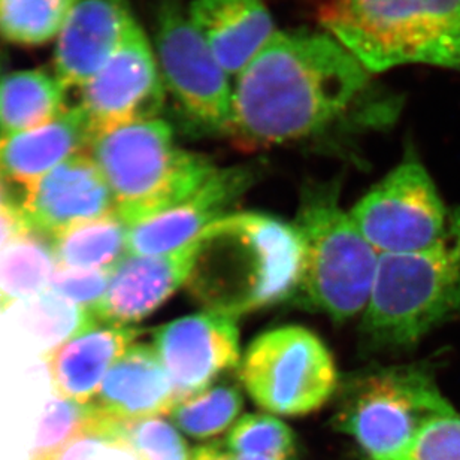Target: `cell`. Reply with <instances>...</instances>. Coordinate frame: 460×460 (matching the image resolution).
<instances>
[{
    "instance_id": "cell-1",
    "label": "cell",
    "mask_w": 460,
    "mask_h": 460,
    "mask_svg": "<svg viewBox=\"0 0 460 460\" xmlns=\"http://www.w3.org/2000/svg\"><path fill=\"white\" fill-rule=\"evenodd\" d=\"M398 96L324 31H275L234 76L226 137L243 150L394 123Z\"/></svg>"
},
{
    "instance_id": "cell-2",
    "label": "cell",
    "mask_w": 460,
    "mask_h": 460,
    "mask_svg": "<svg viewBox=\"0 0 460 460\" xmlns=\"http://www.w3.org/2000/svg\"><path fill=\"white\" fill-rule=\"evenodd\" d=\"M305 252L293 225L229 214L193 241L187 292L207 313L236 319L295 297Z\"/></svg>"
},
{
    "instance_id": "cell-3",
    "label": "cell",
    "mask_w": 460,
    "mask_h": 460,
    "mask_svg": "<svg viewBox=\"0 0 460 460\" xmlns=\"http://www.w3.org/2000/svg\"><path fill=\"white\" fill-rule=\"evenodd\" d=\"M460 320V207L439 243L420 252L380 254L358 326L365 354L411 349L434 329Z\"/></svg>"
},
{
    "instance_id": "cell-4",
    "label": "cell",
    "mask_w": 460,
    "mask_h": 460,
    "mask_svg": "<svg viewBox=\"0 0 460 460\" xmlns=\"http://www.w3.org/2000/svg\"><path fill=\"white\" fill-rule=\"evenodd\" d=\"M319 22L374 75L407 65L460 72V0H328Z\"/></svg>"
},
{
    "instance_id": "cell-5",
    "label": "cell",
    "mask_w": 460,
    "mask_h": 460,
    "mask_svg": "<svg viewBox=\"0 0 460 460\" xmlns=\"http://www.w3.org/2000/svg\"><path fill=\"white\" fill-rule=\"evenodd\" d=\"M340 181L306 184L293 227L305 252L292 301L342 324L367 308L380 254L340 205Z\"/></svg>"
},
{
    "instance_id": "cell-6",
    "label": "cell",
    "mask_w": 460,
    "mask_h": 460,
    "mask_svg": "<svg viewBox=\"0 0 460 460\" xmlns=\"http://www.w3.org/2000/svg\"><path fill=\"white\" fill-rule=\"evenodd\" d=\"M89 153L128 227L180 204L217 169L208 157L178 146L172 128L159 117L99 133Z\"/></svg>"
},
{
    "instance_id": "cell-7",
    "label": "cell",
    "mask_w": 460,
    "mask_h": 460,
    "mask_svg": "<svg viewBox=\"0 0 460 460\" xmlns=\"http://www.w3.org/2000/svg\"><path fill=\"white\" fill-rule=\"evenodd\" d=\"M335 428L369 460H408L428 421L455 410L426 363L376 367L349 376Z\"/></svg>"
},
{
    "instance_id": "cell-8",
    "label": "cell",
    "mask_w": 460,
    "mask_h": 460,
    "mask_svg": "<svg viewBox=\"0 0 460 460\" xmlns=\"http://www.w3.org/2000/svg\"><path fill=\"white\" fill-rule=\"evenodd\" d=\"M239 376L252 401L279 416L317 411L340 385L332 353L302 326L261 333L248 345Z\"/></svg>"
},
{
    "instance_id": "cell-9",
    "label": "cell",
    "mask_w": 460,
    "mask_h": 460,
    "mask_svg": "<svg viewBox=\"0 0 460 460\" xmlns=\"http://www.w3.org/2000/svg\"><path fill=\"white\" fill-rule=\"evenodd\" d=\"M452 209L412 150L376 182L349 217L378 254H405L432 247L447 232Z\"/></svg>"
},
{
    "instance_id": "cell-10",
    "label": "cell",
    "mask_w": 460,
    "mask_h": 460,
    "mask_svg": "<svg viewBox=\"0 0 460 460\" xmlns=\"http://www.w3.org/2000/svg\"><path fill=\"white\" fill-rule=\"evenodd\" d=\"M155 58L164 89L195 128L226 137L234 85L204 38L175 0L157 15Z\"/></svg>"
},
{
    "instance_id": "cell-11",
    "label": "cell",
    "mask_w": 460,
    "mask_h": 460,
    "mask_svg": "<svg viewBox=\"0 0 460 460\" xmlns=\"http://www.w3.org/2000/svg\"><path fill=\"white\" fill-rule=\"evenodd\" d=\"M164 101L155 49L137 22L107 63L81 87L78 107L96 137L126 124L157 119Z\"/></svg>"
},
{
    "instance_id": "cell-12",
    "label": "cell",
    "mask_w": 460,
    "mask_h": 460,
    "mask_svg": "<svg viewBox=\"0 0 460 460\" xmlns=\"http://www.w3.org/2000/svg\"><path fill=\"white\" fill-rule=\"evenodd\" d=\"M153 342L180 401L208 389L241 356L236 320L207 311L160 326Z\"/></svg>"
},
{
    "instance_id": "cell-13",
    "label": "cell",
    "mask_w": 460,
    "mask_h": 460,
    "mask_svg": "<svg viewBox=\"0 0 460 460\" xmlns=\"http://www.w3.org/2000/svg\"><path fill=\"white\" fill-rule=\"evenodd\" d=\"M252 164L217 168L186 199L155 217L128 227V254L162 256L193 243L207 227L229 216L257 180Z\"/></svg>"
},
{
    "instance_id": "cell-14",
    "label": "cell",
    "mask_w": 460,
    "mask_h": 460,
    "mask_svg": "<svg viewBox=\"0 0 460 460\" xmlns=\"http://www.w3.org/2000/svg\"><path fill=\"white\" fill-rule=\"evenodd\" d=\"M22 209L31 230L53 238L67 227L115 213V202L87 150L27 186Z\"/></svg>"
},
{
    "instance_id": "cell-15",
    "label": "cell",
    "mask_w": 460,
    "mask_h": 460,
    "mask_svg": "<svg viewBox=\"0 0 460 460\" xmlns=\"http://www.w3.org/2000/svg\"><path fill=\"white\" fill-rule=\"evenodd\" d=\"M135 22L128 0H75L54 53L56 78L63 89H81L111 58Z\"/></svg>"
},
{
    "instance_id": "cell-16",
    "label": "cell",
    "mask_w": 460,
    "mask_h": 460,
    "mask_svg": "<svg viewBox=\"0 0 460 460\" xmlns=\"http://www.w3.org/2000/svg\"><path fill=\"white\" fill-rule=\"evenodd\" d=\"M193 243L162 256H128L111 270L94 319L105 324L130 326L153 314L182 284L190 270Z\"/></svg>"
},
{
    "instance_id": "cell-17",
    "label": "cell",
    "mask_w": 460,
    "mask_h": 460,
    "mask_svg": "<svg viewBox=\"0 0 460 460\" xmlns=\"http://www.w3.org/2000/svg\"><path fill=\"white\" fill-rule=\"evenodd\" d=\"M178 402L180 396L155 349L133 344L112 365L90 403L102 419L132 421L169 414Z\"/></svg>"
},
{
    "instance_id": "cell-18",
    "label": "cell",
    "mask_w": 460,
    "mask_h": 460,
    "mask_svg": "<svg viewBox=\"0 0 460 460\" xmlns=\"http://www.w3.org/2000/svg\"><path fill=\"white\" fill-rule=\"evenodd\" d=\"M187 13L230 78L277 31L263 0H191Z\"/></svg>"
},
{
    "instance_id": "cell-19",
    "label": "cell",
    "mask_w": 460,
    "mask_h": 460,
    "mask_svg": "<svg viewBox=\"0 0 460 460\" xmlns=\"http://www.w3.org/2000/svg\"><path fill=\"white\" fill-rule=\"evenodd\" d=\"M142 332L133 326L93 324L45 356L56 394L92 402L112 365Z\"/></svg>"
},
{
    "instance_id": "cell-20",
    "label": "cell",
    "mask_w": 460,
    "mask_h": 460,
    "mask_svg": "<svg viewBox=\"0 0 460 460\" xmlns=\"http://www.w3.org/2000/svg\"><path fill=\"white\" fill-rule=\"evenodd\" d=\"M93 133L80 107L40 128L0 137V173L27 187L81 151L89 150Z\"/></svg>"
},
{
    "instance_id": "cell-21",
    "label": "cell",
    "mask_w": 460,
    "mask_h": 460,
    "mask_svg": "<svg viewBox=\"0 0 460 460\" xmlns=\"http://www.w3.org/2000/svg\"><path fill=\"white\" fill-rule=\"evenodd\" d=\"M65 92L56 75L18 71L0 78V137L40 128L62 114Z\"/></svg>"
},
{
    "instance_id": "cell-22",
    "label": "cell",
    "mask_w": 460,
    "mask_h": 460,
    "mask_svg": "<svg viewBox=\"0 0 460 460\" xmlns=\"http://www.w3.org/2000/svg\"><path fill=\"white\" fill-rule=\"evenodd\" d=\"M58 268L51 238L27 232L0 250V311L49 288Z\"/></svg>"
},
{
    "instance_id": "cell-23",
    "label": "cell",
    "mask_w": 460,
    "mask_h": 460,
    "mask_svg": "<svg viewBox=\"0 0 460 460\" xmlns=\"http://www.w3.org/2000/svg\"><path fill=\"white\" fill-rule=\"evenodd\" d=\"M128 226L111 213L58 232L51 238L58 266L114 270L128 256Z\"/></svg>"
},
{
    "instance_id": "cell-24",
    "label": "cell",
    "mask_w": 460,
    "mask_h": 460,
    "mask_svg": "<svg viewBox=\"0 0 460 460\" xmlns=\"http://www.w3.org/2000/svg\"><path fill=\"white\" fill-rule=\"evenodd\" d=\"M243 403L241 390L223 383L181 399L169 416L173 426L189 437L213 438L234 425Z\"/></svg>"
},
{
    "instance_id": "cell-25",
    "label": "cell",
    "mask_w": 460,
    "mask_h": 460,
    "mask_svg": "<svg viewBox=\"0 0 460 460\" xmlns=\"http://www.w3.org/2000/svg\"><path fill=\"white\" fill-rule=\"evenodd\" d=\"M75 0H0V38L35 47L60 35Z\"/></svg>"
},
{
    "instance_id": "cell-26",
    "label": "cell",
    "mask_w": 460,
    "mask_h": 460,
    "mask_svg": "<svg viewBox=\"0 0 460 460\" xmlns=\"http://www.w3.org/2000/svg\"><path fill=\"white\" fill-rule=\"evenodd\" d=\"M22 319L27 329L40 341L45 356L98 322L92 311L58 296L49 288L31 297Z\"/></svg>"
},
{
    "instance_id": "cell-27",
    "label": "cell",
    "mask_w": 460,
    "mask_h": 460,
    "mask_svg": "<svg viewBox=\"0 0 460 460\" xmlns=\"http://www.w3.org/2000/svg\"><path fill=\"white\" fill-rule=\"evenodd\" d=\"M94 411V410H93ZM89 432L123 439L141 460H190V450L177 428L162 417L115 421L94 412Z\"/></svg>"
},
{
    "instance_id": "cell-28",
    "label": "cell",
    "mask_w": 460,
    "mask_h": 460,
    "mask_svg": "<svg viewBox=\"0 0 460 460\" xmlns=\"http://www.w3.org/2000/svg\"><path fill=\"white\" fill-rule=\"evenodd\" d=\"M234 456L288 460L295 456L296 441L284 421L270 414H247L236 421L226 439Z\"/></svg>"
},
{
    "instance_id": "cell-29",
    "label": "cell",
    "mask_w": 460,
    "mask_h": 460,
    "mask_svg": "<svg viewBox=\"0 0 460 460\" xmlns=\"http://www.w3.org/2000/svg\"><path fill=\"white\" fill-rule=\"evenodd\" d=\"M92 421V403H80L56 394L47 402L40 416L31 460L42 459L62 448L78 435L87 432Z\"/></svg>"
},
{
    "instance_id": "cell-30",
    "label": "cell",
    "mask_w": 460,
    "mask_h": 460,
    "mask_svg": "<svg viewBox=\"0 0 460 460\" xmlns=\"http://www.w3.org/2000/svg\"><path fill=\"white\" fill-rule=\"evenodd\" d=\"M111 270L58 265L53 279L49 281V288L58 296L65 297L85 310L93 311L107 293Z\"/></svg>"
},
{
    "instance_id": "cell-31",
    "label": "cell",
    "mask_w": 460,
    "mask_h": 460,
    "mask_svg": "<svg viewBox=\"0 0 460 460\" xmlns=\"http://www.w3.org/2000/svg\"><path fill=\"white\" fill-rule=\"evenodd\" d=\"M408 460H460V414L456 410L434 417L412 444Z\"/></svg>"
},
{
    "instance_id": "cell-32",
    "label": "cell",
    "mask_w": 460,
    "mask_h": 460,
    "mask_svg": "<svg viewBox=\"0 0 460 460\" xmlns=\"http://www.w3.org/2000/svg\"><path fill=\"white\" fill-rule=\"evenodd\" d=\"M40 460H141V457L123 439L84 432Z\"/></svg>"
},
{
    "instance_id": "cell-33",
    "label": "cell",
    "mask_w": 460,
    "mask_h": 460,
    "mask_svg": "<svg viewBox=\"0 0 460 460\" xmlns=\"http://www.w3.org/2000/svg\"><path fill=\"white\" fill-rule=\"evenodd\" d=\"M27 232H31V227L22 214V204L6 205L0 208V250Z\"/></svg>"
},
{
    "instance_id": "cell-34",
    "label": "cell",
    "mask_w": 460,
    "mask_h": 460,
    "mask_svg": "<svg viewBox=\"0 0 460 460\" xmlns=\"http://www.w3.org/2000/svg\"><path fill=\"white\" fill-rule=\"evenodd\" d=\"M190 460H234V457L216 444H209L191 450Z\"/></svg>"
},
{
    "instance_id": "cell-35",
    "label": "cell",
    "mask_w": 460,
    "mask_h": 460,
    "mask_svg": "<svg viewBox=\"0 0 460 460\" xmlns=\"http://www.w3.org/2000/svg\"><path fill=\"white\" fill-rule=\"evenodd\" d=\"M17 204V200L13 199V193L9 190L8 184H6V178L0 173V208L6 207V205Z\"/></svg>"
},
{
    "instance_id": "cell-36",
    "label": "cell",
    "mask_w": 460,
    "mask_h": 460,
    "mask_svg": "<svg viewBox=\"0 0 460 460\" xmlns=\"http://www.w3.org/2000/svg\"><path fill=\"white\" fill-rule=\"evenodd\" d=\"M234 460H270V459H261V457H247V456H234Z\"/></svg>"
}]
</instances>
